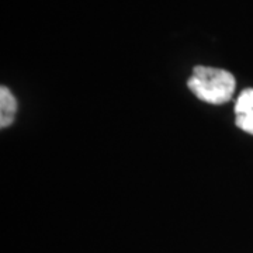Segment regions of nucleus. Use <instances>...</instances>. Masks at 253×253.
Segmentation results:
<instances>
[{"label":"nucleus","mask_w":253,"mask_h":253,"mask_svg":"<svg viewBox=\"0 0 253 253\" xmlns=\"http://www.w3.org/2000/svg\"><path fill=\"white\" fill-rule=\"evenodd\" d=\"M235 124L242 131L253 135V89L241 91L235 103Z\"/></svg>","instance_id":"obj_2"},{"label":"nucleus","mask_w":253,"mask_h":253,"mask_svg":"<svg viewBox=\"0 0 253 253\" xmlns=\"http://www.w3.org/2000/svg\"><path fill=\"white\" fill-rule=\"evenodd\" d=\"M17 111V100L6 86L0 87V126L7 128L14 121Z\"/></svg>","instance_id":"obj_3"},{"label":"nucleus","mask_w":253,"mask_h":253,"mask_svg":"<svg viewBox=\"0 0 253 253\" xmlns=\"http://www.w3.org/2000/svg\"><path fill=\"white\" fill-rule=\"evenodd\" d=\"M187 86L200 100L210 104H224L232 99L236 82L228 71L199 65L194 66Z\"/></svg>","instance_id":"obj_1"}]
</instances>
